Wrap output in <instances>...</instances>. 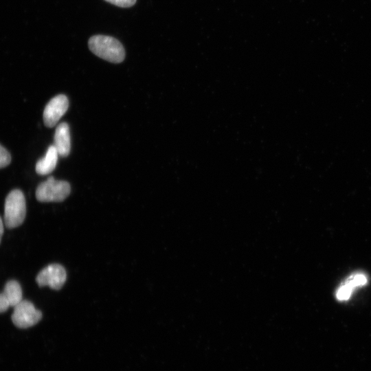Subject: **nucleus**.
<instances>
[{"instance_id": "5", "label": "nucleus", "mask_w": 371, "mask_h": 371, "mask_svg": "<svg viewBox=\"0 0 371 371\" xmlns=\"http://www.w3.org/2000/svg\"><path fill=\"white\" fill-rule=\"evenodd\" d=\"M66 279L65 268L59 264H51L38 273L36 281L41 287L48 286L52 289L59 290L63 287Z\"/></svg>"}, {"instance_id": "11", "label": "nucleus", "mask_w": 371, "mask_h": 371, "mask_svg": "<svg viewBox=\"0 0 371 371\" xmlns=\"http://www.w3.org/2000/svg\"><path fill=\"white\" fill-rule=\"evenodd\" d=\"M11 161L9 152L0 144V168L6 167Z\"/></svg>"}, {"instance_id": "10", "label": "nucleus", "mask_w": 371, "mask_h": 371, "mask_svg": "<svg viewBox=\"0 0 371 371\" xmlns=\"http://www.w3.org/2000/svg\"><path fill=\"white\" fill-rule=\"evenodd\" d=\"M354 288L355 287L347 281L338 289L336 294L337 298L339 300H346L348 299Z\"/></svg>"}, {"instance_id": "12", "label": "nucleus", "mask_w": 371, "mask_h": 371, "mask_svg": "<svg viewBox=\"0 0 371 371\" xmlns=\"http://www.w3.org/2000/svg\"><path fill=\"white\" fill-rule=\"evenodd\" d=\"M354 287L364 285L367 282L365 275L359 273L352 276L348 280Z\"/></svg>"}, {"instance_id": "6", "label": "nucleus", "mask_w": 371, "mask_h": 371, "mask_svg": "<svg viewBox=\"0 0 371 371\" xmlns=\"http://www.w3.org/2000/svg\"><path fill=\"white\" fill-rule=\"evenodd\" d=\"M68 107L69 101L66 95L60 94L52 98L43 111L45 125L49 128L56 126Z\"/></svg>"}, {"instance_id": "13", "label": "nucleus", "mask_w": 371, "mask_h": 371, "mask_svg": "<svg viewBox=\"0 0 371 371\" xmlns=\"http://www.w3.org/2000/svg\"><path fill=\"white\" fill-rule=\"evenodd\" d=\"M114 5L121 8H129L133 6L137 0H104Z\"/></svg>"}, {"instance_id": "7", "label": "nucleus", "mask_w": 371, "mask_h": 371, "mask_svg": "<svg viewBox=\"0 0 371 371\" xmlns=\"http://www.w3.org/2000/svg\"><path fill=\"white\" fill-rule=\"evenodd\" d=\"M22 300V289L19 283L14 280L6 282L4 290L0 293V313L10 306L14 307Z\"/></svg>"}, {"instance_id": "9", "label": "nucleus", "mask_w": 371, "mask_h": 371, "mask_svg": "<svg viewBox=\"0 0 371 371\" xmlns=\"http://www.w3.org/2000/svg\"><path fill=\"white\" fill-rule=\"evenodd\" d=\"M59 155L54 145L50 146L45 155L36 164V172L41 175L51 173L56 168Z\"/></svg>"}, {"instance_id": "8", "label": "nucleus", "mask_w": 371, "mask_h": 371, "mask_svg": "<svg viewBox=\"0 0 371 371\" xmlns=\"http://www.w3.org/2000/svg\"><path fill=\"white\" fill-rule=\"evenodd\" d=\"M59 156L65 157L71 149V139L69 125L62 122L58 125L54 134V144Z\"/></svg>"}, {"instance_id": "1", "label": "nucleus", "mask_w": 371, "mask_h": 371, "mask_svg": "<svg viewBox=\"0 0 371 371\" xmlns=\"http://www.w3.org/2000/svg\"><path fill=\"white\" fill-rule=\"evenodd\" d=\"M89 49L97 56L113 63H120L125 58V50L116 38L104 35L91 36L88 42Z\"/></svg>"}, {"instance_id": "14", "label": "nucleus", "mask_w": 371, "mask_h": 371, "mask_svg": "<svg viewBox=\"0 0 371 371\" xmlns=\"http://www.w3.org/2000/svg\"><path fill=\"white\" fill-rule=\"evenodd\" d=\"M3 234V225L1 217L0 216V243H1Z\"/></svg>"}, {"instance_id": "2", "label": "nucleus", "mask_w": 371, "mask_h": 371, "mask_svg": "<svg viewBox=\"0 0 371 371\" xmlns=\"http://www.w3.org/2000/svg\"><path fill=\"white\" fill-rule=\"evenodd\" d=\"M26 205L23 193L18 189L12 190L6 196L4 205V222L6 227L21 225L25 217Z\"/></svg>"}, {"instance_id": "3", "label": "nucleus", "mask_w": 371, "mask_h": 371, "mask_svg": "<svg viewBox=\"0 0 371 371\" xmlns=\"http://www.w3.org/2000/svg\"><path fill=\"white\" fill-rule=\"evenodd\" d=\"M70 192L71 187L68 182L49 177L38 186L36 198L40 202H60L69 195Z\"/></svg>"}, {"instance_id": "4", "label": "nucleus", "mask_w": 371, "mask_h": 371, "mask_svg": "<svg viewBox=\"0 0 371 371\" xmlns=\"http://www.w3.org/2000/svg\"><path fill=\"white\" fill-rule=\"evenodd\" d=\"M42 317V313L36 309L34 304L22 300L14 307L12 314L13 324L20 328H27L37 324Z\"/></svg>"}]
</instances>
